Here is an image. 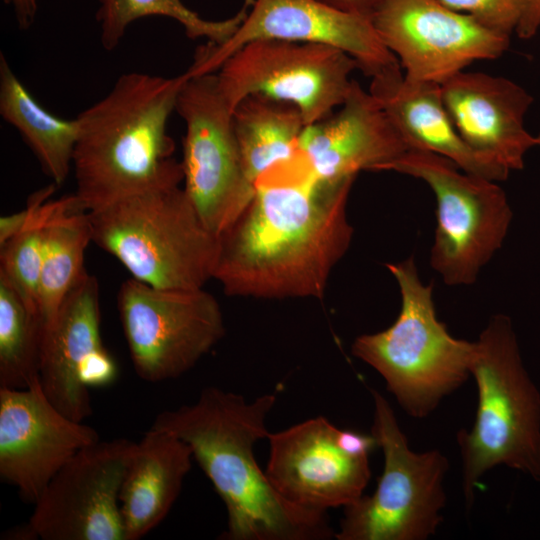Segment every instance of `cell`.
Here are the masks:
<instances>
[{
    "label": "cell",
    "mask_w": 540,
    "mask_h": 540,
    "mask_svg": "<svg viewBox=\"0 0 540 540\" xmlns=\"http://www.w3.org/2000/svg\"><path fill=\"white\" fill-rule=\"evenodd\" d=\"M354 180L320 181L300 151L269 168L218 236L213 279L229 296L323 297L352 240L347 202Z\"/></svg>",
    "instance_id": "obj_1"
},
{
    "label": "cell",
    "mask_w": 540,
    "mask_h": 540,
    "mask_svg": "<svg viewBox=\"0 0 540 540\" xmlns=\"http://www.w3.org/2000/svg\"><path fill=\"white\" fill-rule=\"evenodd\" d=\"M276 396L253 401L216 387L204 389L193 404L166 410L152 428L189 445L227 512L226 540H325L335 537L327 513L285 500L258 465L255 444L267 438L266 418Z\"/></svg>",
    "instance_id": "obj_2"
},
{
    "label": "cell",
    "mask_w": 540,
    "mask_h": 540,
    "mask_svg": "<svg viewBox=\"0 0 540 540\" xmlns=\"http://www.w3.org/2000/svg\"><path fill=\"white\" fill-rule=\"evenodd\" d=\"M185 74L164 77L128 72L78 114L72 171L82 210H100L121 199L179 186L181 162L168 120Z\"/></svg>",
    "instance_id": "obj_3"
},
{
    "label": "cell",
    "mask_w": 540,
    "mask_h": 540,
    "mask_svg": "<svg viewBox=\"0 0 540 540\" xmlns=\"http://www.w3.org/2000/svg\"><path fill=\"white\" fill-rule=\"evenodd\" d=\"M473 343L476 417L456 435L467 509L480 478L496 466L540 481V392L524 367L511 319L492 316Z\"/></svg>",
    "instance_id": "obj_4"
},
{
    "label": "cell",
    "mask_w": 540,
    "mask_h": 540,
    "mask_svg": "<svg viewBox=\"0 0 540 540\" xmlns=\"http://www.w3.org/2000/svg\"><path fill=\"white\" fill-rule=\"evenodd\" d=\"M386 266L399 286V315L387 329L356 337L351 351L382 376L409 416L425 418L469 378L474 343L452 336L437 318L433 285L421 281L413 256Z\"/></svg>",
    "instance_id": "obj_5"
},
{
    "label": "cell",
    "mask_w": 540,
    "mask_h": 540,
    "mask_svg": "<svg viewBox=\"0 0 540 540\" xmlns=\"http://www.w3.org/2000/svg\"><path fill=\"white\" fill-rule=\"evenodd\" d=\"M88 213L92 242L132 278L171 290L201 289L213 279L218 237L184 188L136 194Z\"/></svg>",
    "instance_id": "obj_6"
},
{
    "label": "cell",
    "mask_w": 540,
    "mask_h": 540,
    "mask_svg": "<svg viewBox=\"0 0 540 540\" xmlns=\"http://www.w3.org/2000/svg\"><path fill=\"white\" fill-rule=\"evenodd\" d=\"M371 434L384 455L372 495L344 508L338 540H426L436 534L446 505L448 458L438 449L413 451L387 399L371 389Z\"/></svg>",
    "instance_id": "obj_7"
},
{
    "label": "cell",
    "mask_w": 540,
    "mask_h": 540,
    "mask_svg": "<svg viewBox=\"0 0 540 540\" xmlns=\"http://www.w3.org/2000/svg\"><path fill=\"white\" fill-rule=\"evenodd\" d=\"M383 171L418 178L430 187L437 205L430 265L449 286L474 283L502 247L513 217L498 182L469 174L443 156L415 149Z\"/></svg>",
    "instance_id": "obj_8"
},
{
    "label": "cell",
    "mask_w": 540,
    "mask_h": 540,
    "mask_svg": "<svg viewBox=\"0 0 540 540\" xmlns=\"http://www.w3.org/2000/svg\"><path fill=\"white\" fill-rule=\"evenodd\" d=\"M175 111L185 123L184 190L207 228L219 236L251 201L233 123V109L215 72H187Z\"/></svg>",
    "instance_id": "obj_9"
},
{
    "label": "cell",
    "mask_w": 540,
    "mask_h": 540,
    "mask_svg": "<svg viewBox=\"0 0 540 540\" xmlns=\"http://www.w3.org/2000/svg\"><path fill=\"white\" fill-rule=\"evenodd\" d=\"M117 308L134 370L148 382L186 373L225 333L221 307L204 288L160 289L131 277Z\"/></svg>",
    "instance_id": "obj_10"
},
{
    "label": "cell",
    "mask_w": 540,
    "mask_h": 540,
    "mask_svg": "<svg viewBox=\"0 0 540 540\" xmlns=\"http://www.w3.org/2000/svg\"><path fill=\"white\" fill-rule=\"evenodd\" d=\"M356 68L351 56L331 46L258 39L228 56L217 77L233 110L245 97L262 94L295 105L310 125L343 104Z\"/></svg>",
    "instance_id": "obj_11"
},
{
    "label": "cell",
    "mask_w": 540,
    "mask_h": 540,
    "mask_svg": "<svg viewBox=\"0 0 540 540\" xmlns=\"http://www.w3.org/2000/svg\"><path fill=\"white\" fill-rule=\"evenodd\" d=\"M136 442L97 441L50 480L27 527L42 540H125L119 494Z\"/></svg>",
    "instance_id": "obj_12"
},
{
    "label": "cell",
    "mask_w": 540,
    "mask_h": 540,
    "mask_svg": "<svg viewBox=\"0 0 540 540\" xmlns=\"http://www.w3.org/2000/svg\"><path fill=\"white\" fill-rule=\"evenodd\" d=\"M372 22L414 81L441 84L473 62L499 58L510 45V35L440 0H387Z\"/></svg>",
    "instance_id": "obj_13"
},
{
    "label": "cell",
    "mask_w": 540,
    "mask_h": 540,
    "mask_svg": "<svg viewBox=\"0 0 540 540\" xmlns=\"http://www.w3.org/2000/svg\"><path fill=\"white\" fill-rule=\"evenodd\" d=\"M258 39L334 47L351 56L370 78L402 69L370 18L340 11L318 0H253L234 35L224 44L207 42L199 48L187 72H215L237 49Z\"/></svg>",
    "instance_id": "obj_14"
},
{
    "label": "cell",
    "mask_w": 540,
    "mask_h": 540,
    "mask_svg": "<svg viewBox=\"0 0 540 540\" xmlns=\"http://www.w3.org/2000/svg\"><path fill=\"white\" fill-rule=\"evenodd\" d=\"M100 288L87 273L42 326L39 378L49 401L83 422L92 414L89 386L110 383L117 367L101 338Z\"/></svg>",
    "instance_id": "obj_15"
},
{
    "label": "cell",
    "mask_w": 540,
    "mask_h": 540,
    "mask_svg": "<svg viewBox=\"0 0 540 540\" xmlns=\"http://www.w3.org/2000/svg\"><path fill=\"white\" fill-rule=\"evenodd\" d=\"M265 473L291 504L319 513L353 504L363 496L370 477L369 457L344 448L340 429L325 417L308 419L269 433Z\"/></svg>",
    "instance_id": "obj_16"
},
{
    "label": "cell",
    "mask_w": 540,
    "mask_h": 540,
    "mask_svg": "<svg viewBox=\"0 0 540 540\" xmlns=\"http://www.w3.org/2000/svg\"><path fill=\"white\" fill-rule=\"evenodd\" d=\"M99 440L49 401L40 378L25 389L0 386V477L26 502L35 504L55 474Z\"/></svg>",
    "instance_id": "obj_17"
},
{
    "label": "cell",
    "mask_w": 540,
    "mask_h": 540,
    "mask_svg": "<svg viewBox=\"0 0 540 540\" xmlns=\"http://www.w3.org/2000/svg\"><path fill=\"white\" fill-rule=\"evenodd\" d=\"M408 150L380 103L356 81L338 110L307 125L299 140L315 176L331 184L362 170L383 171Z\"/></svg>",
    "instance_id": "obj_18"
},
{
    "label": "cell",
    "mask_w": 540,
    "mask_h": 540,
    "mask_svg": "<svg viewBox=\"0 0 540 540\" xmlns=\"http://www.w3.org/2000/svg\"><path fill=\"white\" fill-rule=\"evenodd\" d=\"M445 107L462 139L506 168L521 170L537 145L525 127L534 99L514 81L482 72L461 71L440 84Z\"/></svg>",
    "instance_id": "obj_19"
},
{
    "label": "cell",
    "mask_w": 540,
    "mask_h": 540,
    "mask_svg": "<svg viewBox=\"0 0 540 540\" xmlns=\"http://www.w3.org/2000/svg\"><path fill=\"white\" fill-rule=\"evenodd\" d=\"M369 92L409 150L443 156L461 170L492 181L508 178L506 168L462 139L443 102L440 84L410 80L399 69L371 78Z\"/></svg>",
    "instance_id": "obj_20"
},
{
    "label": "cell",
    "mask_w": 540,
    "mask_h": 540,
    "mask_svg": "<svg viewBox=\"0 0 540 540\" xmlns=\"http://www.w3.org/2000/svg\"><path fill=\"white\" fill-rule=\"evenodd\" d=\"M192 450L167 431L150 428L136 443L119 501L125 540H138L171 510L191 469Z\"/></svg>",
    "instance_id": "obj_21"
},
{
    "label": "cell",
    "mask_w": 540,
    "mask_h": 540,
    "mask_svg": "<svg viewBox=\"0 0 540 540\" xmlns=\"http://www.w3.org/2000/svg\"><path fill=\"white\" fill-rule=\"evenodd\" d=\"M0 115L13 126L52 183L61 185L72 171L79 135L76 118L49 112L31 94L0 53Z\"/></svg>",
    "instance_id": "obj_22"
},
{
    "label": "cell",
    "mask_w": 540,
    "mask_h": 540,
    "mask_svg": "<svg viewBox=\"0 0 540 540\" xmlns=\"http://www.w3.org/2000/svg\"><path fill=\"white\" fill-rule=\"evenodd\" d=\"M233 123L244 174L253 187L265 171L298 153L307 126L295 105L262 94L239 102Z\"/></svg>",
    "instance_id": "obj_23"
},
{
    "label": "cell",
    "mask_w": 540,
    "mask_h": 540,
    "mask_svg": "<svg viewBox=\"0 0 540 540\" xmlns=\"http://www.w3.org/2000/svg\"><path fill=\"white\" fill-rule=\"evenodd\" d=\"M92 242L89 213L75 196L58 199L47 226L38 289V313L42 323L58 311L68 293L88 273L85 251Z\"/></svg>",
    "instance_id": "obj_24"
},
{
    "label": "cell",
    "mask_w": 540,
    "mask_h": 540,
    "mask_svg": "<svg viewBox=\"0 0 540 540\" xmlns=\"http://www.w3.org/2000/svg\"><path fill=\"white\" fill-rule=\"evenodd\" d=\"M96 1L100 42L106 51H112L118 47L132 23L149 16H163L175 20L190 39H206L212 44H224L245 19L253 0H245L235 15L224 20L204 19L189 9L182 0Z\"/></svg>",
    "instance_id": "obj_25"
},
{
    "label": "cell",
    "mask_w": 540,
    "mask_h": 540,
    "mask_svg": "<svg viewBox=\"0 0 540 540\" xmlns=\"http://www.w3.org/2000/svg\"><path fill=\"white\" fill-rule=\"evenodd\" d=\"M42 326L0 276V386L25 389L39 379Z\"/></svg>",
    "instance_id": "obj_26"
},
{
    "label": "cell",
    "mask_w": 540,
    "mask_h": 540,
    "mask_svg": "<svg viewBox=\"0 0 540 540\" xmlns=\"http://www.w3.org/2000/svg\"><path fill=\"white\" fill-rule=\"evenodd\" d=\"M56 184L34 191L27 199L29 217L23 228L0 246V276L14 288L27 307L38 314V289L46 230L58 199Z\"/></svg>",
    "instance_id": "obj_27"
},
{
    "label": "cell",
    "mask_w": 540,
    "mask_h": 540,
    "mask_svg": "<svg viewBox=\"0 0 540 540\" xmlns=\"http://www.w3.org/2000/svg\"><path fill=\"white\" fill-rule=\"evenodd\" d=\"M449 8L470 15L484 25L510 35L518 24L522 0H440Z\"/></svg>",
    "instance_id": "obj_28"
},
{
    "label": "cell",
    "mask_w": 540,
    "mask_h": 540,
    "mask_svg": "<svg viewBox=\"0 0 540 540\" xmlns=\"http://www.w3.org/2000/svg\"><path fill=\"white\" fill-rule=\"evenodd\" d=\"M540 30V0H522L521 14L515 33L521 39H530Z\"/></svg>",
    "instance_id": "obj_29"
},
{
    "label": "cell",
    "mask_w": 540,
    "mask_h": 540,
    "mask_svg": "<svg viewBox=\"0 0 540 540\" xmlns=\"http://www.w3.org/2000/svg\"><path fill=\"white\" fill-rule=\"evenodd\" d=\"M340 11L372 19L387 0H318Z\"/></svg>",
    "instance_id": "obj_30"
},
{
    "label": "cell",
    "mask_w": 540,
    "mask_h": 540,
    "mask_svg": "<svg viewBox=\"0 0 540 540\" xmlns=\"http://www.w3.org/2000/svg\"><path fill=\"white\" fill-rule=\"evenodd\" d=\"M30 214V208L26 204L25 208L0 218V246L11 240L25 225Z\"/></svg>",
    "instance_id": "obj_31"
},
{
    "label": "cell",
    "mask_w": 540,
    "mask_h": 540,
    "mask_svg": "<svg viewBox=\"0 0 540 540\" xmlns=\"http://www.w3.org/2000/svg\"><path fill=\"white\" fill-rule=\"evenodd\" d=\"M14 12L20 29H28L33 24L38 11V0H4Z\"/></svg>",
    "instance_id": "obj_32"
},
{
    "label": "cell",
    "mask_w": 540,
    "mask_h": 540,
    "mask_svg": "<svg viewBox=\"0 0 540 540\" xmlns=\"http://www.w3.org/2000/svg\"><path fill=\"white\" fill-rule=\"evenodd\" d=\"M536 139H537V145H538V147H540V132H539V134L536 136Z\"/></svg>",
    "instance_id": "obj_33"
}]
</instances>
